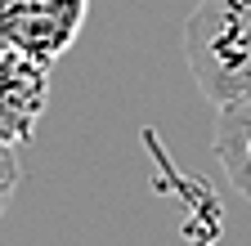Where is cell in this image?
Here are the masks:
<instances>
[{
	"label": "cell",
	"instance_id": "1",
	"mask_svg": "<svg viewBox=\"0 0 251 246\" xmlns=\"http://www.w3.org/2000/svg\"><path fill=\"white\" fill-rule=\"evenodd\" d=\"M184 63L211 108L251 99V0H198L184 18Z\"/></svg>",
	"mask_w": 251,
	"mask_h": 246
},
{
	"label": "cell",
	"instance_id": "2",
	"mask_svg": "<svg viewBox=\"0 0 251 246\" xmlns=\"http://www.w3.org/2000/svg\"><path fill=\"white\" fill-rule=\"evenodd\" d=\"M85 14L90 0H0V41L31 63L54 67L76 45Z\"/></svg>",
	"mask_w": 251,
	"mask_h": 246
},
{
	"label": "cell",
	"instance_id": "3",
	"mask_svg": "<svg viewBox=\"0 0 251 246\" xmlns=\"http://www.w3.org/2000/svg\"><path fill=\"white\" fill-rule=\"evenodd\" d=\"M50 108V67L0 41V152L23 148Z\"/></svg>",
	"mask_w": 251,
	"mask_h": 246
},
{
	"label": "cell",
	"instance_id": "4",
	"mask_svg": "<svg viewBox=\"0 0 251 246\" xmlns=\"http://www.w3.org/2000/svg\"><path fill=\"white\" fill-rule=\"evenodd\" d=\"M211 152L225 179L233 183V193L251 201V99L215 108V126H211Z\"/></svg>",
	"mask_w": 251,
	"mask_h": 246
},
{
	"label": "cell",
	"instance_id": "5",
	"mask_svg": "<svg viewBox=\"0 0 251 246\" xmlns=\"http://www.w3.org/2000/svg\"><path fill=\"white\" fill-rule=\"evenodd\" d=\"M18 179H23V161H18V148L0 152V215L9 210L14 193H18Z\"/></svg>",
	"mask_w": 251,
	"mask_h": 246
}]
</instances>
